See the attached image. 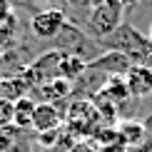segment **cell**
<instances>
[{"label":"cell","mask_w":152,"mask_h":152,"mask_svg":"<svg viewBox=\"0 0 152 152\" xmlns=\"http://www.w3.org/2000/svg\"><path fill=\"white\" fill-rule=\"evenodd\" d=\"M102 45H107V50H115V53H122L132 65H150L152 62V42L150 37L140 35L135 28L130 25H120L112 35L102 37Z\"/></svg>","instance_id":"cell-1"},{"label":"cell","mask_w":152,"mask_h":152,"mask_svg":"<svg viewBox=\"0 0 152 152\" xmlns=\"http://www.w3.org/2000/svg\"><path fill=\"white\" fill-rule=\"evenodd\" d=\"M65 127H67V132H75V135H95L102 127V115H100L97 105L92 100L72 102L65 115Z\"/></svg>","instance_id":"cell-2"},{"label":"cell","mask_w":152,"mask_h":152,"mask_svg":"<svg viewBox=\"0 0 152 152\" xmlns=\"http://www.w3.org/2000/svg\"><path fill=\"white\" fill-rule=\"evenodd\" d=\"M122 12L115 10L112 5H107L105 0H100V3H95L90 8V15H87V28L92 30V35H97V40H102V37L112 35L115 30L122 25Z\"/></svg>","instance_id":"cell-3"},{"label":"cell","mask_w":152,"mask_h":152,"mask_svg":"<svg viewBox=\"0 0 152 152\" xmlns=\"http://www.w3.org/2000/svg\"><path fill=\"white\" fill-rule=\"evenodd\" d=\"M67 28V20H65V12L60 8H45V10H37L33 18H30V30L33 35L42 37H58L62 30Z\"/></svg>","instance_id":"cell-4"},{"label":"cell","mask_w":152,"mask_h":152,"mask_svg":"<svg viewBox=\"0 0 152 152\" xmlns=\"http://www.w3.org/2000/svg\"><path fill=\"white\" fill-rule=\"evenodd\" d=\"M125 85L130 97L152 95V65H130V70L125 72Z\"/></svg>","instance_id":"cell-5"},{"label":"cell","mask_w":152,"mask_h":152,"mask_svg":"<svg viewBox=\"0 0 152 152\" xmlns=\"http://www.w3.org/2000/svg\"><path fill=\"white\" fill-rule=\"evenodd\" d=\"M65 122V115L55 107L53 102H37L35 107V117H33V127L35 132H55L60 130V125Z\"/></svg>","instance_id":"cell-6"},{"label":"cell","mask_w":152,"mask_h":152,"mask_svg":"<svg viewBox=\"0 0 152 152\" xmlns=\"http://www.w3.org/2000/svg\"><path fill=\"white\" fill-rule=\"evenodd\" d=\"M95 97H97V100H105V102H112L115 107H120L125 100L130 97L127 85H125V77H120V75H110V77H107V82L97 90V95H95Z\"/></svg>","instance_id":"cell-7"},{"label":"cell","mask_w":152,"mask_h":152,"mask_svg":"<svg viewBox=\"0 0 152 152\" xmlns=\"http://www.w3.org/2000/svg\"><path fill=\"white\" fill-rule=\"evenodd\" d=\"M132 62L125 58L122 53H115V50H107V53L102 55L100 60H92L87 62V67H97V70H107L110 75H125L130 70Z\"/></svg>","instance_id":"cell-8"},{"label":"cell","mask_w":152,"mask_h":152,"mask_svg":"<svg viewBox=\"0 0 152 152\" xmlns=\"http://www.w3.org/2000/svg\"><path fill=\"white\" fill-rule=\"evenodd\" d=\"M37 97H42V102H53V100H62L70 95V80L65 77H55V80H48V82H40V85L33 90ZM30 92V95H33Z\"/></svg>","instance_id":"cell-9"},{"label":"cell","mask_w":152,"mask_h":152,"mask_svg":"<svg viewBox=\"0 0 152 152\" xmlns=\"http://www.w3.org/2000/svg\"><path fill=\"white\" fill-rule=\"evenodd\" d=\"M35 107H37V102L30 97V95L18 97V100H15V115H12V125H15L18 130H28V127H33Z\"/></svg>","instance_id":"cell-10"},{"label":"cell","mask_w":152,"mask_h":152,"mask_svg":"<svg viewBox=\"0 0 152 152\" xmlns=\"http://www.w3.org/2000/svg\"><path fill=\"white\" fill-rule=\"evenodd\" d=\"M87 70V62L77 58V55H70V53H62V60H60V77L70 80V77H77Z\"/></svg>","instance_id":"cell-11"},{"label":"cell","mask_w":152,"mask_h":152,"mask_svg":"<svg viewBox=\"0 0 152 152\" xmlns=\"http://www.w3.org/2000/svg\"><path fill=\"white\" fill-rule=\"evenodd\" d=\"M120 135H122L125 145H140L145 140V125L137 122V120H122V122L117 125Z\"/></svg>","instance_id":"cell-12"},{"label":"cell","mask_w":152,"mask_h":152,"mask_svg":"<svg viewBox=\"0 0 152 152\" xmlns=\"http://www.w3.org/2000/svg\"><path fill=\"white\" fill-rule=\"evenodd\" d=\"M15 147V125H0V152Z\"/></svg>","instance_id":"cell-13"},{"label":"cell","mask_w":152,"mask_h":152,"mask_svg":"<svg viewBox=\"0 0 152 152\" xmlns=\"http://www.w3.org/2000/svg\"><path fill=\"white\" fill-rule=\"evenodd\" d=\"M12 115H15V100L0 97V125H12Z\"/></svg>","instance_id":"cell-14"},{"label":"cell","mask_w":152,"mask_h":152,"mask_svg":"<svg viewBox=\"0 0 152 152\" xmlns=\"http://www.w3.org/2000/svg\"><path fill=\"white\" fill-rule=\"evenodd\" d=\"M105 3H107V5H112L115 10H120V12L125 15V12H127L130 8H135V3H137V0H105Z\"/></svg>","instance_id":"cell-15"},{"label":"cell","mask_w":152,"mask_h":152,"mask_svg":"<svg viewBox=\"0 0 152 152\" xmlns=\"http://www.w3.org/2000/svg\"><path fill=\"white\" fill-rule=\"evenodd\" d=\"M70 152H102V150H100V147H95L92 142L82 140V142H77V145H72V147H70Z\"/></svg>","instance_id":"cell-16"},{"label":"cell","mask_w":152,"mask_h":152,"mask_svg":"<svg viewBox=\"0 0 152 152\" xmlns=\"http://www.w3.org/2000/svg\"><path fill=\"white\" fill-rule=\"evenodd\" d=\"M70 5H77V8H92L95 3H100V0H67Z\"/></svg>","instance_id":"cell-17"},{"label":"cell","mask_w":152,"mask_h":152,"mask_svg":"<svg viewBox=\"0 0 152 152\" xmlns=\"http://www.w3.org/2000/svg\"><path fill=\"white\" fill-rule=\"evenodd\" d=\"M10 15V0H0V20Z\"/></svg>","instance_id":"cell-18"},{"label":"cell","mask_w":152,"mask_h":152,"mask_svg":"<svg viewBox=\"0 0 152 152\" xmlns=\"http://www.w3.org/2000/svg\"><path fill=\"white\" fill-rule=\"evenodd\" d=\"M147 37H150V42H152V23H150V30H147Z\"/></svg>","instance_id":"cell-19"},{"label":"cell","mask_w":152,"mask_h":152,"mask_svg":"<svg viewBox=\"0 0 152 152\" xmlns=\"http://www.w3.org/2000/svg\"><path fill=\"white\" fill-rule=\"evenodd\" d=\"M42 3H50V5H53V8H55V3H58V0H42Z\"/></svg>","instance_id":"cell-20"},{"label":"cell","mask_w":152,"mask_h":152,"mask_svg":"<svg viewBox=\"0 0 152 152\" xmlns=\"http://www.w3.org/2000/svg\"><path fill=\"white\" fill-rule=\"evenodd\" d=\"M0 82H3V67H0Z\"/></svg>","instance_id":"cell-21"},{"label":"cell","mask_w":152,"mask_h":152,"mask_svg":"<svg viewBox=\"0 0 152 152\" xmlns=\"http://www.w3.org/2000/svg\"><path fill=\"white\" fill-rule=\"evenodd\" d=\"M10 152H15V150H10Z\"/></svg>","instance_id":"cell-22"},{"label":"cell","mask_w":152,"mask_h":152,"mask_svg":"<svg viewBox=\"0 0 152 152\" xmlns=\"http://www.w3.org/2000/svg\"><path fill=\"white\" fill-rule=\"evenodd\" d=\"M10 3H12V0H10Z\"/></svg>","instance_id":"cell-23"}]
</instances>
